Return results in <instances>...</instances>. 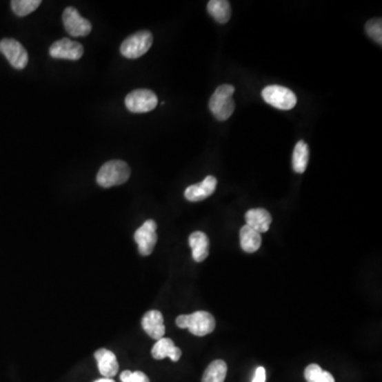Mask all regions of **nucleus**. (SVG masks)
I'll use <instances>...</instances> for the list:
<instances>
[{"label":"nucleus","instance_id":"1","mask_svg":"<svg viewBox=\"0 0 382 382\" xmlns=\"http://www.w3.org/2000/svg\"><path fill=\"white\" fill-rule=\"evenodd\" d=\"M235 88L230 84H223L214 90L210 100V112L217 120L225 121L235 111V101L233 94Z\"/></svg>","mask_w":382,"mask_h":382},{"label":"nucleus","instance_id":"2","mask_svg":"<svg viewBox=\"0 0 382 382\" xmlns=\"http://www.w3.org/2000/svg\"><path fill=\"white\" fill-rule=\"evenodd\" d=\"M177 326L179 328H187L191 334L197 336H204L214 332L216 321L210 312L196 311L191 314H182L177 316Z\"/></svg>","mask_w":382,"mask_h":382},{"label":"nucleus","instance_id":"3","mask_svg":"<svg viewBox=\"0 0 382 382\" xmlns=\"http://www.w3.org/2000/svg\"><path fill=\"white\" fill-rule=\"evenodd\" d=\"M131 169L125 161L114 159L108 161L100 168L97 183L103 188L125 184L130 179Z\"/></svg>","mask_w":382,"mask_h":382},{"label":"nucleus","instance_id":"4","mask_svg":"<svg viewBox=\"0 0 382 382\" xmlns=\"http://www.w3.org/2000/svg\"><path fill=\"white\" fill-rule=\"evenodd\" d=\"M152 44V33L148 30L139 31L125 39L120 46V52L125 58L139 59L149 51Z\"/></svg>","mask_w":382,"mask_h":382},{"label":"nucleus","instance_id":"5","mask_svg":"<svg viewBox=\"0 0 382 382\" xmlns=\"http://www.w3.org/2000/svg\"><path fill=\"white\" fill-rule=\"evenodd\" d=\"M263 100L273 108L289 111L296 105L297 98L289 88L281 86H269L261 92Z\"/></svg>","mask_w":382,"mask_h":382},{"label":"nucleus","instance_id":"6","mask_svg":"<svg viewBox=\"0 0 382 382\" xmlns=\"http://www.w3.org/2000/svg\"><path fill=\"white\" fill-rule=\"evenodd\" d=\"M125 106L134 114L148 113L154 110L159 103L155 92L150 90H135L125 97Z\"/></svg>","mask_w":382,"mask_h":382},{"label":"nucleus","instance_id":"7","mask_svg":"<svg viewBox=\"0 0 382 382\" xmlns=\"http://www.w3.org/2000/svg\"><path fill=\"white\" fill-rule=\"evenodd\" d=\"M63 23L65 30L70 37H88L92 32V23L88 19L81 17L78 10L68 7L63 12Z\"/></svg>","mask_w":382,"mask_h":382},{"label":"nucleus","instance_id":"8","mask_svg":"<svg viewBox=\"0 0 382 382\" xmlns=\"http://www.w3.org/2000/svg\"><path fill=\"white\" fill-rule=\"evenodd\" d=\"M0 52L3 53L15 70H23L28 64V52L17 39H3L0 41Z\"/></svg>","mask_w":382,"mask_h":382},{"label":"nucleus","instance_id":"9","mask_svg":"<svg viewBox=\"0 0 382 382\" xmlns=\"http://www.w3.org/2000/svg\"><path fill=\"white\" fill-rule=\"evenodd\" d=\"M157 224L154 220H148L134 234V239L139 245V253L143 256L152 254L157 242Z\"/></svg>","mask_w":382,"mask_h":382},{"label":"nucleus","instance_id":"10","mask_svg":"<svg viewBox=\"0 0 382 382\" xmlns=\"http://www.w3.org/2000/svg\"><path fill=\"white\" fill-rule=\"evenodd\" d=\"M84 48L80 43L74 42L70 39H62L51 45L49 54L53 59L78 61L82 58Z\"/></svg>","mask_w":382,"mask_h":382},{"label":"nucleus","instance_id":"11","mask_svg":"<svg viewBox=\"0 0 382 382\" xmlns=\"http://www.w3.org/2000/svg\"><path fill=\"white\" fill-rule=\"evenodd\" d=\"M217 184H218V181L216 177L208 175L204 179V181L199 184L187 187L185 190V198L190 202H200V201L205 200L214 194Z\"/></svg>","mask_w":382,"mask_h":382},{"label":"nucleus","instance_id":"12","mask_svg":"<svg viewBox=\"0 0 382 382\" xmlns=\"http://www.w3.org/2000/svg\"><path fill=\"white\" fill-rule=\"evenodd\" d=\"M141 326L147 332L148 336L154 340L163 338L165 332H166V327L163 325V314L159 310L148 311L141 319Z\"/></svg>","mask_w":382,"mask_h":382},{"label":"nucleus","instance_id":"13","mask_svg":"<svg viewBox=\"0 0 382 382\" xmlns=\"http://www.w3.org/2000/svg\"><path fill=\"white\" fill-rule=\"evenodd\" d=\"M94 358L98 362L100 374L104 378H112L116 376L119 370L117 358L115 354L106 348H100L94 352Z\"/></svg>","mask_w":382,"mask_h":382},{"label":"nucleus","instance_id":"14","mask_svg":"<svg viewBox=\"0 0 382 382\" xmlns=\"http://www.w3.org/2000/svg\"><path fill=\"white\" fill-rule=\"evenodd\" d=\"M247 225L255 230L258 233H265L272 223V216L268 210L263 208H254L245 214Z\"/></svg>","mask_w":382,"mask_h":382},{"label":"nucleus","instance_id":"15","mask_svg":"<svg viewBox=\"0 0 382 382\" xmlns=\"http://www.w3.org/2000/svg\"><path fill=\"white\" fill-rule=\"evenodd\" d=\"M189 245L192 250V258L197 263H202L210 255V239L203 232H194L189 236Z\"/></svg>","mask_w":382,"mask_h":382},{"label":"nucleus","instance_id":"16","mask_svg":"<svg viewBox=\"0 0 382 382\" xmlns=\"http://www.w3.org/2000/svg\"><path fill=\"white\" fill-rule=\"evenodd\" d=\"M151 354H152V357L157 360L165 359L168 357L173 362H177L182 356V350L174 345L171 339L161 338L157 340V343L153 346Z\"/></svg>","mask_w":382,"mask_h":382},{"label":"nucleus","instance_id":"17","mask_svg":"<svg viewBox=\"0 0 382 382\" xmlns=\"http://www.w3.org/2000/svg\"><path fill=\"white\" fill-rule=\"evenodd\" d=\"M261 235L250 226H242L240 230V245L247 253H255L261 247Z\"/></svg>","mask_w":382,"mask_h":382},{"label":"nucleus","instance_id":"18","mask_svg":"<svg viewBox=\"0 0 382 382\" xmlns=\"http://www.w3.org/2000/svg\"><path fill=\"white\" fill-rule=\"evenodd\" d=\"M208 11L210 17L220 23H228L232 17L230 3L228 0H210L208 3Z\"/></svg>","mask_w":382,"mask_h":382},{"label":"nucleus","instance_id":"19","mask_svg":"<svg viewBox=\"0 0 382 382\" xmlns=\"http://www.w3.org/2000/svg\"><path fill=\"white\" fill-rule=\"evenodd\" d=\"M309 147L304 141H299L295 145L292 155L293 170L296 173H304L308 166Z\"/></svg>","mask_w":382,"mask_h":382},{"label":"nucleus","instance_id":"20","mask_svg":"<svg viewBox=\"0 0 382 382\" xmlns=\"http://www.w3.org/2000/svg\"><path fill=\"white\" fill-rule=\"evenodd\" d=\"M228 374V364L223 360H214L206 368L202 382H224Z\"/></svg>","mask_w":382,"mask_h":382},{"label":"nucleus","instance_id":"21","mask_svg":"<svg viewBox=\"0 0 382 382\" xmlns=\"http://www.w3.org/2000/svg\"><path fill=\"white\" fill-rule=\"evenodd\" d=\"M304 375L307 382H336L330 372L323 371L322 368L316 363L307 366Z\"/></svg>","mask_w":382,"mask_h":382},{"label":"nucleus","instance_id":"22","mask_svg":"<svg viewBox=\"0 0 382 382\" xmlns=\"http://www.w3.org/2000/svg\"><path fill=\"white\" fill-rule=\"evenodd\" d=\"M41 3V0H13L11 7L17 17H27L34 12Z\"/></svg>","mask_w":382,"mask_h":382},{"label":"nucleus","instance_id":"23","mask_svg":"<svg viewBox=\"0 0 382 382\" xmlns=\"http://www.w3.org/2000/svg\"><path fill=\"white\" fill-rule=\"evenodd\" d=\"M366 34L374 39L377 44H382V21L381 19H373L366 23Z\"/></svg>","mask_w":382,"mask_h":382},{"label":"nucleus","instance_id":"24","mask_svg":"<svg viewBox=\"0 0 382 382\" xmlns=\"http://www.w3.org/2000/svg\"><path fill=\"white\" fill-rule=\"evenodd\" d=\"M120 380L122 382H150L149 378L143 372L123 371L120 375Z\"/></svg>","mask_w":382,"mask_h":382},{"label":"nucleus","instance_id":"25","mask_svg":"<svg viewBox=\"0 0 382 382\" xmlns=\"http://www.w3.org/2000/svg\"><path fill=\"white\" fill-rule=\"evenodd\" d=\"M252 382H265V370L263 366H259L256 370L255 375H254L253 381Z\"/></svg>","mask_w":382,"mask_h":382},{"label":"nucleus","instance_id":"26","mask_svg":"<svg viewBox=\"0 0 382 382\" xmlns=\"http://www.w3.org/2000/svg\"><path fill=\"white\" fill-rule=\"evenodd\" d=\"M94 382H115L111 378H102V379L96 380Z\"/></svg>","mask_w":382,"mask_h":382}]
</instances>
